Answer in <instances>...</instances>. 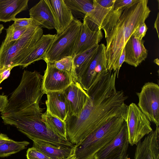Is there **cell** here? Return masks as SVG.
<instances>
[{
    "label": "cell",
    "mask_w": 159,
    "mask_h": 159,
    "mask_svg": "<svg viewBox=\"0 0 159 159\" xmlns=\"http://www.w3.org/2000/svg\"><path fill=\"white\" fill-rule=\"evenodd\" d=\"M148 0H140L133 5L110 11L100 29L105 33L108 71H117L118 61L125 45L137 28L144 23L151 10Z\"/></svg>",
    "instance_id": "obj_2"
},
{
    "label": "cell",
    "mask_w": 159,
    "mask_h": 159,
    "mask_svg": "<svg viewBox=\"0 0 159 159\" xmlns=\"http://www.w3.org/2000/svg\"><path fill=\"white\" fill-rule=\"evenodd\" d=\"M14 21L13 24L18 27H26L32 25L38 26L33 19L30 18H16Z\"/></svg>",
    "instance_id": "obj_30"
},
{
    "label": "cell",
    "mask_w": 159,
    "mask_h": 159,
    "mask_svg": "<svg viewBox=\"0 0 159 159\" xmlns=\"http://www.w3.org/2000/svg\"><path fill=\"white\" fill-rule=\"evenodd\" d=\"M125 121L124 117H114L75 145V159H93L97 152L116 137Z\"/></svg>",
    "instance_id": "obj_5"
},
{
    "label": "cell",
    "mask_w": 159,
    "mask_h": 159,
    "mask_svg": "<svg viewBox=\"0 0 159 159\" xmlns=\"http://www.w3.org/2000/svg\"><path fill=\"white\" fill-rule=\"evenodd\" d=\"M129 144L125 121L116 137L97 152L93 159H129L127 150Z\"/></svg>",
    "instance_id": "obj_10"
},
{
    "label": "cell",
    "mask_w": 159,
    "mask_h": 159,
    "mask_svg": "<svg viewBox=\"0 0 159 159\" xmlns=\"http://www.w3.org/2000/svg\"><path fill=\"white\" fill-rule=\"evenodd\" d=\"M29 0H0V22L13 20L16 15L28 8Z\"/></svg>",
    "instance_id": "obj_20"
},
{
    "label": "cell",
    "mask_w": 159,
    "mask_h": 159,
    "mask_svg": "<svg viewBox=\"0 0 159 159\" xmlns=\"http://www.w3.org/2000/svg\"><path fill=\"white\" fill-rule=\"evenodd\" d=\"M9 138L6 134L0 133V145L9 139Z\"/></svg>",
    "instance_id": "obj_38"
},
{
    "label": "cell",
    "mask_w": 159,
    "mask_h": 159,
    "mask_svg": "<svg viewBox=\"0 0 159 159\" xmlns=\"http://www.w3.org/2000/svg\"><path fill=\"white\" fill-rule=\"evenodd\" d=\"M43 110L39 103L29 106L18 105L1 114V117L5 125L16 127L32 141L41 140L60 147L74 148L75 145L46 126L42 119Z\"/></svg>",
    "instance_id": "obj_3"
},
{
    "label": "cell",
    "mask_w": 159,
    "mask_h": 159,
    "mask_svg": "<svg viewBox=\"0 0 159 159\" xmlns=\"http://www.w3.org/2000/svg\"><path fill=\"white\" fill-rule=\"evenodd\" d=\"M140 0H115L113 9L130 7L139 2Z\"/></svg>",
    "instance_id": "obj_31"
},
{
    "label": "cell",
    "mask_w": 159,
    "mask_h": 159,
    "mask_svg": "<svg viewBox=\"0 0 159 159\" xmlns=\"http://www.w3.org/2000/svg\"><path fill=\"white\" fill-rule=\"evenodd\" d=\"M56 35V34H43L36 43L32 51L20 66L25 68L36 61L43 60Z\"/></svg>",
    "instance_id": "obj_19"
},
{
    "label": "cell",
    "mask_w": 159,
    "mask_h": 159,
    "mask_svg": "<svg viewBox=\"0 0 159 159\" xmlns=\"http://www.w3.org/2000/svg\"><path fill=\"white\" fill-rule=\"evenodd\" d=\"M42 118L46 126L52 131L65 140H68L65 121L52 115L46 111L43 113Z\"/></svg>",
    "instance_id": "obj_25"
},
{
    "label": "cell",
    "mask_w": 159,
    "mask_h": 159,
    "mask_svg": "<svg viewBox=\"0 0 159 159\" xmlns=\"http://www.w3.org/2000/svg\"><path fill=\"white\" fill-rule=\"evenodd\" d=\"M82 23L74 18L65 31L59 35L56 34L43 60L46 63H52L66 57L73 58Z\"/></svg>",
    "instance_id": "obj_6"
},
{
    "label": "cell",
    "mask_w": 159,
    "mask_h": 159,
    "mask_svg": "<svg viewBox=\"0 0 159 159\" xmlns=\"http://www.w3.org/2000/svg\"><path fill=\"white\" fill-rule=\"evenodd\" d=\"M106 48V46L104 44L99 45L94 58L78 81L85 91H87L108 71Z\"/></svg>",
    "instance_id": "obj_9"
},
{
    "label": "cell",
    "mask_w": 159,
    "mask_h": 159,
    "mask_svg": "<svg viewBox=\"0 0 159 159\" xmlns=\"http://www.w3.org/2000/svg\"><path fill=\"white\" fill-rule=\"evenodd\" d=\"M30 144L27 141H15L9 139L0 145V157H4L17 153L25 149Z\"/></svg>",
    "instance_id": "obj_26"
},
{
    "label": "cell",
    "mask_w": 159,
    "mask_h": 159,
    "mask_svg": "<svg viewBox=\"0 0 159 159\" xmlns=\"http://www.w3.org/2000/svg\"><path fill=\"white\" fill-rule=\"evenodd\" d=\"M29 27H20L15 25L13 24L9 26L6 29L5 38L2 43H6L19 39L22 36Z\"/></svg>",
    "instance_id": "obj_27"
},
{
    "label": "cell",
    "mask_w": 159,
    "mask_h": 159,
    "mask_svg": "<svg viewBox=\"0 0 159 159\" xmlns=\"http://www.w3.org/2000/svg\"><path fill=\"white\" fill-rule=\"evenodd\" d=\"M30 17L38 26L49 30L55 29V20L45 0H41L29 11Z\"/></svg>",
    "instance_id": "obj_17"
},
{
    "label": "cell",
    "mask_w": 159,
    "mask_h": 159,
    "mask_svg": "<svg viewBox=\"0 0 159 159\" xmlns=\"http://www.w3.org/2000/svg\"><path fill=\"white\" fill-rule=\"evenodd\" d=\"M154 62H155L156 64H157L158 65H159V59L158 58H157L155 59L154 61Z\"/></svg>",
    "instance_id": "obj_41"
},
{
    "label": "cell",
    "mask_w": 159,
    "mask_h": 159,
    "mask_svg": "<svg viewBox=\"0 0 159 159\" xmlns=\"http://www.w3.org/2000/svg\"><path fill=\"white\" fill-rule=\"evenodd\" d=\"M99 44L95 45L73 57L72 75L74 81L78 82L94 58Z\"/></svg>",
    "instance_id": "obj_21"
},
{
    "label": "cell",
    "mask_w": 159,
    "mask_h": 159,
    "mask_svg": "<svg viewBox=\"0 0 159 159\" xmlns=\"http://www.w3.org/2000/svg\"><path fill=\"white\" fill-rule=\"evenodd\" d=\"M74 17L83 19L93 9V0H64Z\"/></svg>",
    "instance_id": "obj_24"
},
{
    "label": "cell",
    "mask_w": 159,
    "mask_h": 159,
    "mask_svg": "<svg viewBox=\"0 0 159 159\" xmlns=\"http://www.w3.org/2000/svg\"><path fill=\"white\" fill-rule=\"evenodd\" d=\"M27 159H52L50 157L37 148L33 147L27 151Z\"/></svg>",
    "instance_id": "obj_29"
},
{
    "label": "cell",
    "mask_w": 159,
    "mask_h": 159,
    "mask_svg": "<svg viewBox=\"0 0 159 159\" xmlns=\"http://www.w3.org/2000/svg\"><path fill=\"white\" fill-rule=\"evenodd\" d=\"M148 29L145 23H143L137 28L133 34L135 38L142 40L145 36Z\"/></svg>",
    "instance_id": "obj_32"
},
{
    "label": "cell",
    "mask_w": 159,
    "mask_h": 159,
    "mask_svg": "<svg viewBox=\"0 0 159 159\" xmlns=\"http://www.w3.org/2000/svg\"><path fill=\"white\" fill-rule=\"evenodd\" d=\"M51 63L54 67L59 70L71 72L72 74L73 62V58L72 57H66Z\"/></svg>",
    "instance_id": "obj_28"
},
{
    "label": "cell",
    "mask_w": 159,
    "mask_h": 159,
    "mask_svg": "<svg viewBox=\"0 0 159 159\" xmlns=\"http://www.w3.org/2000/svg\"><path fill=\"white\" fill-rule=\"evenodd\" d=\"M63 92L69 106L68 116L78 115L83 109L89 97L77 81H74Z\"/></svg>",
    "instance_id": "obj_13"
},
{
    "label": "cell",
    "mask_w": 159,
    "mask_h": 159,
    "mask_svg": "<svg viewBox=\"0 0 159 159\" xmlns=\"http://www.w3.org/2000/svg\"><path fill=\"white\" fill-rule=\"evenodd\" d=\"M154 27L156 29L158 38H159V13L158 12L154 24Z\"/></svg>",
    "instance_id": "obj_37"
},
{
    "label": "cell",
    "mask_w": 159,
    "mask_h": 159,
    "mask_svg": "<svg viewBox=\"0 0 159 159\" xmlns=\"http://www.w3.org/2000/svg\"><path fill=\"white\" fill-rule=\"evenodd\" d=\"M138 106L150 122L159 125V86L152 82L145 83L137 93Z\"/></svg>",
    "instance_id": "obj_8"
},
{
    "label": "cell",
    "mask_w": 159,
    "mask_h": 159,
    "mask_svg": "<svg viewBox=\"0 0 159 159\" xmlns=\"http://www.w3.org/2000/svg\"><path fill=\"white\" fill-rule=\"evenodd\" d=\"M53 16L57 35L65 31L74 17L68 9L64 0H45Z\"/></svg>",
    "instance_id": "obj_14"
},
{
    "label": "cell",
    "mask_w": 159,
    "mask_h": 159,
    "mask_svg": "<svg viewBox=\"0 0 159 159\" xmlns=\"http://www.w3.org/2000/svg\"><path fill=\"white\" fill-rule=\"evenodd\" d=\"M117 71L108 73L86 92L89 97L80 112L66 118L67 138L76 145L112 118L125 117L127 98L124 92L116 88Z\"/></svg>",
    "instance_id": "obj_1"
},
{
    "label": "cell",
    "mask_w": 159,
    "mask_h": 159,
    "mask_svg": "<svg viewBox=\"0 0 159 159\" xmlns=\"http://www.w3.org/2000/svg\"><path fill=\"white\" fill-rule=\"evenodd\" d=\"M8 98L6 95L0 94V112L4 111L8 104Z\"/></svg>",
    "instance_id": "obj_33"
},
{
    "label": "cell",
    "mask_w": 159,
    "mask_h": 159,
    "mask_svg": "<svg viewBox=\"0 0 159 159\" xmlns=\"http://www.w3.org/2000/svg\"><path fill=\"white\" fill-rule=\"evenodd\" d=\"M125 121L129 143L131 146L136 145L153 130L150 122L135 103L127 106Z\"/></svg>",
    "instance_id": "obj_7"
},
{
    "label": "cell",
    "mask_w": 159,
    "mask_h": 159,
    "mask_svg": "<svg viewBox=\"0 0 159 159\" xmlns=\"http://www.w3.org/2000/svg\"><path fill=\"white\" fill-rule=\"evenodd\" d=\"M40 26H30L19 39L0 46V73L6 69L20 66L32 50L37 41L43 35Z\"/></svg>",
    "instance_id": "obj_4"
},
{
    "label": "cell",
    "mask_w": 159,
    "mask_h": 159,
    "mask_svg": "<svg viewBox=\"0 0 159 159\" xmlns=\"http://www.w3.org/2000/svg\"><path fill=\"white\" fill-rule=\"evenodd\" d=\"M46 63L42 82V89L44 93L64 91L74 81L71 72L59 70L51 63Z\"/></svg>",
    "instance_id": "obj_11"
},
{
    "label": "cell",
    "mask_w": 159,
    "mask_h": 159,
    "mask_svg": "<svg viewBox=\"0 0 159 159\" xmlns=\"http://www.w3.org/2000/svg\"><path fill=\"white\" fill-rule=\"evenodd\" d=\"M12 68H8L0 73V84L3 80L8 78Z\"/></svg>",
    "instance_id": "obj_35"
},
{
    "label": "cell",
    "mask_w": 159,
    "mask_h": 159,
    "mask_svg": "<svg viewBox=\"0 0 159 159\" xmlns=\"http://www.w3.org/2000/svg\"><path fill=\"white\" fill-rule=\"evenodd\" d=\"M125 58V49L124 48L119 58L117 65V77L118 76L119 70L123 63L124 62Z\"/></svg>",
    "instance_id": "obj_36"
},
{
    "label": "cell",
    "mask_w": 159,
    "mask_h": 159,
    "mask_svg": "<svg viewBox=\"0 0 159 159\" xmlns=\"http://www.w3.org/2000/svg\"><path fill=\"white\" fill-rule=\"evenodd\" d=\"M134 159H159V127L136 145Z\"/></svg>",
    "instance_id": "obj_12"
},
{
    "label": "cell",
    "mask_w": 159,
    "mask_h": 159,
    "mask_svg": "<svg viewBox=\"0 0 159 159\" xmlns=\"http://www.w3.org/2000/svg\"><path fill=\"white\" fill-rule=\"evenodd\" d=\"M4 28V26L2 24H0V34L2 33Z\"/></svg>",
    "instance_id": "obj_40"
},
{
    "label": "cell",
    "mask_w": 159,
    "mask_h": 159,
    "mask_svg": "<svg viewBox=\"0 0 159 159\" xmlns=\"http://www.w3.org/2000/svg\"><path fill=\"white\" fill-rule=\"evenodd\" d=\"M93 9L85 16L83 23L85 24L93 31L101 30L102 23L108 12L113 7L106 8L99 4L96 0H93Z\"/></svg>",
    "instance_id": "obj_23"
},
{
    "label": "cell",
    "mask_w": 159,
    "mask_h": 159,
    "mask_svg": "<svg viewBox=\"0 0 159 159\" xmlns=\"http://www.w3.org/2000/svg\"><path fill=\"white\" fill-rule=\"evenodd\" d=\"M66 159H75V156L74 153L69 157Z\"/></svg>",
    "instance_id": "obj_39"
},
{
    "label": "cell",
    "mask_w": 159,
    "mask_h": 159,
    "mask_svg": "<svg viewBox=\"0 0 159 159\" xmlns=\"http://www.w3.org/2000/svg\"><path fill=\"white\" fill-rule=\"evenodd\" d=\"M45 102L46 111L52 116L65 121L69 113V108L63 91L48 92Z\"/></svg>",
    "instance_id": "obj_15"
},
{
    "label": "cell",
    "mask_w": 159,
    "mask_h": 159,
    "mask_svg": "<svg viewBox=\"0 0 159 159\" xmlns=\"http://www.w3.org/2000/svg\"><path fill=\"white\" fill-rule=\"evenodd\" d=\"M144 41L135 38L132 34L125 44L124 48V62L130 65L137 67L147 57L148 52L144 45Z\"/></svg>",
    "instance_id": "obj_16"
},
{
    "label": "cell",
    "mask_w": 159,
    "mask_h": 159,
    "mask_svg": "<svg viewBox=\"0 0 159 159\" xmlns=\"http://www.w3.org/2000/svg\"><path fill=\"white\" fill-rule=\"evenodd\" d=\"M101 6L106 8L113 7L115 0H96Z\"/></svg>",
    "instance_id": "obj_34"
},
{
    "label": "cell",
    "mask_w": 159,
    "mask_h": 159,
    "mask_svg": "<svg viewBox=\"0 0 159 159\" xmlns=\"http://www.w3.org/2000/svg\"><path fill=\"white\" fill-rule=\"evenodd\" d=\"M102 38V33L101 30L93 31L85 24L82 23L79 37L75 49L74 57L95 45L98 44Z\"/></svg>",
    "instance_id": "obj_18"
},
{
    "label": "cell",
    "mask_w": 159,
    "mask_h": 159,
    "mask_svg": "<svg viewBox=\"0 0 159 159\" xmlns=\"http://www.w3.org/2000/svg\"><path fill=\"white\" fill-rule=\"evenodd\" d=\"M33 147L45 154L52 159H66L74 153L75 148L60 147L41 140H34Z\"/></svg>",
    "instance_id": "obj_22"
}]
</instances>
